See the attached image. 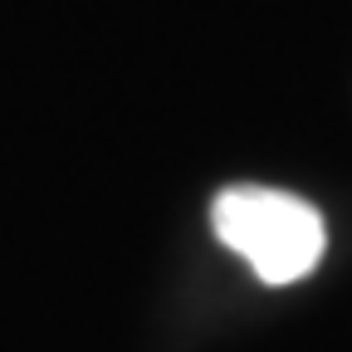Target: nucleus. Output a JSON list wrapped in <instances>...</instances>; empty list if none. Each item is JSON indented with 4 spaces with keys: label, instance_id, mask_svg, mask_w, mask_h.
Masks as SVG:
<instances>
[{
    "label": "nucleus",
    "instance_id": "nucleus-1",
    "mask_svg": "<svg viewBox=\"0 0 352 352\" xmlns=\"http://www.w3.org/2000/svg\"><path fill=\"white\" fill-rule=\"evenodd\" d=\"M215 235L235 254L250 259V270L264 284H294L303 279L328 250L323 215L284 191H259V186H230L220 191L215 210Z\"/></svg>",
    "mask_w": 352,
    "mask_h": 352
}]
</instances>
